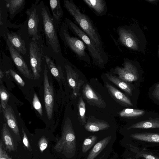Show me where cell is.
<instances>
[{
    "label": "cell",
    "mask_w": 159,
    "mask_h": 159,
    "mask_svg": "<svg viewBox=\"0 0 159 159\" xmlns=\"http://www.w3.org/2000/svg\"><path fill=\"white\" fill-rule=\"evenodd\" d=\"M146 1L150 2V3H154L155 2H157V0H146Z\"/></svg>",
    "instance_id": "cell-39"
},
{
    "label": "cell",
    "mask_w": 159,
    "mask_h": 159,
    "mask_svg": "<svg viewBox=\"0 0 159 159\" xmlns=\"http://www.w3.org/2000/svg\"><path fill=\"white\" fill-rule=\"evenodd\" d=\"M82 92L83 98L90 105L101 108L106 107V103L101 96L88 84L84 85Z\"/></svg>",
    "instance_id": "cell-14"
},
{
    "label": "cell",
    "mask_w": 159,
    "mask_h": 159,
    "mask_svg": "<svg viewBox=\"0 0 159 159\" xmlns=\"http://www.w3.org/2000/svg\"><path fill=\"white\" fill-rule=\"evenodd\" d=\"M32 104L34 108L38 112L41 116L43 115V110L41 103L36 93L34 94Z\"/></svg>",
    "instance_id": "cell-32"
},
{
    "label": "cell",
    "mask_w": 159,
    "mask_h": 159,
    "mask_svg": "<svg viewBox=\"0 0 159 159\" xmlns=\"http://www.w3.org/2000/svg\"><path fill=\"white\" fill-rule=\"evenodd\" d=\"M106 77L110 81L131 96L134 89L133 85L118 78H117L108 72L105 74Z\"/></svg>",
    "instance_id": "cell-22"
},
{
    "label": "cell",
    "mask_w": 159,
    "mask_h": 159,
    "mask_svg": "<svg viewBox=\"0 0 159 159\" xmlns=\"http://www.w3.org/2000/svg\"><path fill=\"white\" fill-rule=\"evenodd\" d=\"M97 140V137L93 135L89 137L84 141L82 145V151L86 152L93 145Z\"/></svg>",
    "instance_id": "cell-31"
},
{
    "label": "cell",
    "mask_w": 159,
    "mask_h": 159,
    "mask_svg": "<svg viewBox=\"0 0 159 159\" xmlns=\"http://www.w3.org/2000/svg\"><path fill=\"white\" fill-rule=\"evenodd\" d=\"M155 88L159 89V84H157L155 86Z\"/></svg>",
    "instance_id": "cell-40"
},
{
    "label": "cell",
    "mask_w": 159,
    "mask_h": 159,
    "mask_svg": "<svg viewBox=\"0 0 159 159\" xmlns=\"http://www.w3.org/2000/svg\"><path fill=\"white\" fill-rule=\"evenodd\" d=\"M65 68L68 82L72 89V96L73 98H76L78 95L81 87L83 84V81L79 79L78 73L71 65L66 64Z\"/></svg>",
    "instance_id": "cell-13"
},
{
    "label": "cell",
    "mask_w": 159,
    "mask_h": 159,
    "mask_svg": "<svg viewBox=\"0 0 159 159\" xmlns=\"http://www.w3.org/2000/svg\"><path fill=\"white\" fill-rule=\"evenodd\" d=\"M126 159H134L132 158H131L130 157H129V158H127Z\"/></svg>",
    "instance_id": "cell-42"
},
{
    "label": "cell",
    "mask_w": 159,
    "mask_h": 159,
    "mask_svg": "<svg viewBox=\"0 0 159 159\" xmlns=\"http://www.w3.org/2000/svg\"><path fill=\"white\" fill-rule=\"evenodd\" d=\"M151 129H159V118L151 119L137 122L127 128V129L143 130Z\"/></svg>",
    "instance_id": "cell-20"
},
{
    "label": "cell",
    "mask_w": 159,
    "mask_h": 159,
    "mask_svg": "<svg viewBox=\"0 0 159 159\" xmlns=\"http://www.w3.org/2000/svg\"><path fill=\"white\" fill-rule=\"evenodd\" d=\"M4 119L14 133L20 137L19 130L14 112L11 106L8 105L5 109H2Z\"/></svg>",
    "instance_id": "cell-17"
},
{
    "label": "cell",
    "mask_w": 159,
    "mask_h": 159,
    "mask_svg": "<svg viewBox=\"0 0 159 159\" xmlns=\"http://www.w3.org/2000/svg\"><path fill=\"white\" fill-rule=\"evenodd\" d=\"M64 6L73 17L79 27L98 46L103 48L102 39L93 22L88 16L81 12L72 0H64Z\"/></svg>",
    "instance_id": "cell-2"
},
{
    "label": "cell",
    "mask_w": 159,
    "mask_h": 159,
    "mask_svg": "<svg viewBox=\"0 0 159 159\" xmlns=\"http://www.w3.org/2000/svg\"><path fill=\"white\" fill-rule=\"evenodd\" d=\"M111 138V136H107L97 143L90 152L87 159H94L109 142Z\"/></svg>",
    "instance_id": "cell-26"
},
{
    "label": "cell",
    "mask_w": 159,
    "mask_h": 159,
    "mask_svg": "<svg viewBox=\"0 0 159 159\" xmlns=\"http://www.w3.org/2000/svg\"><path fill=\"white\" fill-rule=\"evenodd\" d=\"M5 39L11 57L19 71L27 78L34 79L31 70L29 69L27 64L20 53L12 47L7 39Z\"/></svg>",
    "instance_id": "cell-12"
},
{
    "label": "cell",
    "mask_w": 159,
    "mask_h": 159,
    "mask_svg": "<svg viewBox=\"0 0 159 159\" xmlns=\"http://www.w3.org/2000/svg\"><path fill=\"white\" fill-rule=\"evenodd\" d=\"M22 131L23 134V144L27 149L31 152L32 151L31 147L29 142L27 135L23 128H22Z\"/></svg>",
    "instance_id": "cell-35"
},
{
    "label": "cell",
    "mask_w": 159,
    "mask_h": 159,
    "mask_svg": "<svg viewBox=\"0 0 159 159\" xmlns=\"http://www.w3.org/2000/svg\"><path fill=\"white\" fill-rule=\"evenodd\" d=\"M78 115L79 120L84 125L86 124L85 104L83 100L82 96L79 94V97L78 104Z\"/></svg>",
    "instance_id": "cell-29"
},
{
    "label": "cell",
    "mask_w": 159,
    "mask_h": 159,
    "mask_svg": "<svg viewBox=\"0 0 159 159\" xmlns=\"http://www.w3.org/2000/svg\"><path fill=\"white\" fill-rule=\"evenodd\" d=\"M106 87L111 95L118 102L126 107L133 106L130 99L112 85L106 82Z\"/></svg>",
    "instance_id": "cell-18"
},
{
    "label": "cell",
    "mask_w": 159,
    "mask_h": 159,
    "mask_svg": "<svg viewBox=\"0 0 159 159\" xmlns=\"http://www.w3.org/2000/svg\"><path fill=\"white\" fill-rule=\"evenodd\" d=\"M57 152L64 154H73L76 150V142L74 132L71 121L69 117L66 120L61 138L54 147Z\"/></svg>",
    "instance_id": "cell-7"
},
{
    "label": "cell",
    "mask_w": 159,
    "mask_h": 159,
    "mask_svg": "<svg viewBox=\"0 0 159 159\" xmlns=\"http://www.w3.org/2000/svg\"><path fill=\"white\" fill-rule=\"evenodd\" d=\"M5 2L11 20L23 10L25 3V0H5Z\"/></svg>",
    "instance_id": "cell-19"
},
{
    "label": "cell",
    "mask_w": 159,
    "mask_h": 159,
    "mask_svg": "<svg viewBox=\"0 0 159 159\" xmlns=\"http://www.w3.org/2000/svg\"><path fill=\"white\" fill-rule=\"evenodd\" d=\"M1 135L2 138L5 144L6 149L9 152L14 151L15 149L13 140L10 133L7 128L6 123L3 124Z\"/></svg>",
    "instance_id": "cell-24"
},
{
    "label": "cell",
    "mask_w": 159,
    "mask_h": 159,
    "mask_svg": "<svg viewBox=\"0 0 159 159\" xmlns=\"http://www.w3.org/2000/svg\"><path fill=\"white\" fill-rule=\"evenodd\" d=\"M48 70L46 65L43 71L44 97L46 111L49 120L52 116L54 103L53 88L52 82L49 84L48 75Z\"/></svg>",
    "instance_id": "cell-11"
},
{
    "label": "cell",
    "mask_w": 159,
    "mask_h": 159,
    "mask_svg": "<svg viewBox=\"0 0 159 159\" xmlns=\"http://www.w3.org/2000/svg\"><path fill=\"white\" fill-rule=\"evenodd\" d=\"M3 147L2 142L1 140L0 142V159H12L5 150Z\"/></svg>",
    "instance_id": "cell-36"
},
{
    "label": "cell",
    "mask_w": 159,
    "mask_h": 159,
    "mask_svg": "<svg viewBox=\"0 0 159 159\" xmlns=\"http://www.w3.org/2000/svg\"><path fill=\"white\" fill-rule=\"evenodd\" d=\"M46 42L55 52H59L61 49L57 32V25L48 7L41 1L39 4Z\"/></svg>",
    "instance_id": "cell-4"
},
{
    "label": "cell",
    "mask_w": 159,
    "mask_h": 159,
    "mask_svg": "<svg viewBox=\"0 0 159 159\" xmlns=\"http://www.w3.org/2000/svg\"><path fill=\"white\" fill-rule=\"evenodd\" d=\"M84 2L93 10L98 16L105 15L107 11L105 0H83Z\"/></svg>",
    "instance_id": "cell-21"
},
{
    "label": "cell",
    "mask_w": 159,
    "mask_h": 159,
    "mask_svg": "<svg viewBox=\"0 0 159 159\" xmlns=\"http://www.w3.org/2000/svg\"><path fill=\"white\" fill-rule=\"evenodd\" d=\"M65 23L75 35L80 39L86 45L93 64L101 68H104L108 61V57L103 48L97 45L78 25L67 18Z\"/></svg>",
    "instance_id": "cell-3"
},
{
    "label": "cell",
    "mask_w": 159,
    "mask_h": 159,
    "mask_svg": "<svg viewBox=\"0 0 159 159\" xmlns=\"http://www.w3.org/2000/svg\"><path fill=\"white\" fill-rule=\"evenodd\" d=\"M152 95L159 101V89L155 88L152 92Z\"/></svg>",
    "instance_id": "cell-37"
},
{
    "label": "cell",
    "mask_w": 159,
    "mask_h": 159,
    "mask_svg": "<svg viewBox=\"0 0 159 159\" xmlns=\"http://www.w3.org/2000/svg\"><path fill=\"white\" fill-rule=\"evenodd\" d=\"M113 73L117 74L120 79L128 82L136 81L139 78L135 62L127 58L124 59L123 67L116 66L113 69Z\"/></svg>",
    "instance_id": "cell-8"
},
{
    "label": "cell",
    "mask_w": 159,
    "mask_h": 159,
    "mask_svg": "<svg viewBox=\"0 0 159 159\" xmlns=\"http://www.w3.org/2000/svg\"><path fill=\"white\" fill-rule=\"evenodd\" d=\"M44 57L48 68L52 75L58 81L60 82L62 80L64 83L65 79L63 76L61 75L60 74L61 72L59 71L52 61L47 56H45Z\"/></svg>",
    "instance_id": "cell-28"
},
{
    "label": "cell",
    "mask_w": 159,
    "mask_h": 159,
    "mask_svg": "<svg viewBox=\"0 0 159 159\" xmlns=\"http://www.w3.org/2000/svg\"><path fill=\"white\" fill-rule=\"evenodd\" d=\"M2 36L7 39L12 47L20 53L25 55L26 52L25 44L20 36L16 33L5 30L2 33Z\"/></svg>",
    "instance_id": "cell-15"
},
{
    "label": "cell",
    "mask_w": 159,
    "mask_h": 159,
    "mask_svg": "<svg viewBox=\"0 0 159 159\" xmlns=\"http://www.w3.org/2000/svg\"><path fill=\"white\" fill-rule=\"evenodd\" d=\"M48 144V141L47 139L44 136H42L38 142V145L40 152H43L47 148Z\"/></svg>",
    "instance_id": "cell-34"
},
{
    "label": "cell",
    "mask_w": 159,
    "mask_h": 159,
    "mask_svg": "<svg viewBox=\"0 0 159 159\" xmlns=\"http://www.w3.org/2000/svg\"><path fill=\"white\" fill-rule=\"evenodd\" d=\"M39 1V0H36L25 12L28 17L27 27L29 34L33 41H36L40 37L38 31L39 20L38 10Z\"/></svg>",
    "instance_id": "cell-10"
},
{
    "label": "cell",
    "mask_w": 159,
    "mask_h": 159,
    "mask_svg": "<svg viewBox=\"0 0 159 159\" xmlns=\"http://www.w3.org/2000/svg\"><path fill=\"white\" fill-rule=\"evenodd\" d=\"M30 64L34 80L40 78L42 71L41 62L43 56L42 50L36 41H33L29 45Z\"/></svg>",
    "instance_id": "cell-9"
},
{
    "label": "cell",
    "mask_w": 159,
    "mask_h": 159,
    "mask_svg": "<svg viewBox=\"0 0 159 159\" xmlns=\"http://www.w3.org/2000/svg\"><path fill=\"white\" fill-rule=\"evenodd\" d=\"M9 73L15 81L20 86L23 87L25 83L20 76L11 69L8 70Z\"/></svg>",
    "instance_id": "cell-33"
},
{
    "label": "cell",
    "mask_w": 159,
    "mask_h": 159,
    "mask_svg": "<svg viewBox=\"0 0 159 159\" xmlns=\"http://www.w3.org/2000/svg\"><path fill=\"white\" fill-rule=\"evenodd\" d=\"M117 33L120 42L133 51L145 54L147 41L142 30L136 25L118 27Z\"/></svg>",
    "instance_id": "cell-1"
},
{
    "label": "cell",
    "mask_w": 159,
    "mask_h": 159,
    "mask_svg": "<svg viewBox=\"0 0 159 159\" xmlns=\"http://www.w3.org/2000/svg\"><path fill=\"white\" fill-rule=\"evenodd\" d=\"M157 54H158V57L159 58V48H158Z\"/></svg>",
    "instance_id": "cell-41"
},
{
    "label": "cell",
    "mask_w": 159,
    "mask_h": 159,
    "mask_svg": "<svg viewBox=\"0 0 159 159\" xmlns=\"http://www.w3.org/2000/svg\"><path fill=\"white\" fill-rule=\"evenodd\" d=\"M144 114L145 111L143 110L129 108L124 109L119 113L120 116L128 118H136Z\"/></svg>",
    "instance_id": "cell-27"
},
{
    "label": "cell",
    "mask_w": 159,
    "mask_h": 159,
    "mask_svg": "<svg viewBox=\"0 0 159 159\" xmlns=\"http://www.w3.org/2000/svg\"><path fill=\"white\" fill-rule=\"evenodd\" d=\"M101 159V158H100V159Z\"/></svg>",
    "instance_id": "cell-44"
},
{
    "label": "cell",
    "mask_w": 159,
    "mask_h": 159,
    "mask_svg": "<svg viewBox=\"0 0 159 159\" xmlns=\"http://www.w3.org/2000/svg\"><path fill=\"white\" fill-rule=\"evenodd\" d=\"M0 95L1 106L2 109H5L8 105V102L10 96L3 85L1 84L0 86Z\"/></svg>",
    "instance_id": "cell-30"
},
{
    "label": "cell",
    "mask_w": 159,
    "mask_h": 159,
    "mask_svg": "<svg viewBox=\"0 0 159 159\" xmlns=\"http://www.w3.org/2000/svg\"><path fill=\"white\" fill-rule=\"evenodd\" d=\"M110 127L109 124L101 120H89L85 124V129L89 132H94L107 129Z\"/></svg>",
    "instance_id": "cell-23"
},
{
    "label": "cell",
    "mask_w": 159,
    "mask_h": 159,
    "mask_svg": "<svg viewBox=\"0 0 159 159\" xmlns=\"http://www.w3.org/2000/svg\"><path fill=\"white\" fill-rule=\"evenodd\" d=\"M49 3L52 12V17L57 25L62 17L64 13L60 1L50 0Z\"/></svg>",
    "instance_id": "cell-25"
},
{
    "label": "cell",
    "mask_w": 159,
    "mask_h": 159,
    "mask_svg": "<svg viewBox=\"0 0 159 159\" xmlns=\"http://www.w3.org/2000/svg\"><path fill=\"white\" fill-rule=\"evenodd\" d=\"M158 150H159V148L158 149H157Z\"/></svg>",
    "instance_id": "cell-43"
},
{
    "label": "cell",
    "mask_w": 159,
    "mask_h": 159,
    "mask_svg": "<svg viewBox=\"0 0 159 159\" xmlns=\"http://www.w3.org/2000/svg\"><path fill=\"white\" fill-rule=\"evenodd\" d=\"M159 129L138 130L130 134L128 147L138 148H159Z\"/></svg>",
    "instance_id": "cell-5"
},
{
    "label": "cell",
    "mask_w": 159,
    "mask_h": 159,
    "mask_svg": "<svg viewBox=\"0 0 159 159\" xmlns=\"http://www.w3.org/2000/svg\"><path fill=\"white\" fill-rule=\"evenodd\" d=\"M4 76V73L2 70L1 69L0 70V81H2L1 79Z\"/></svg>",
    "instance_id": "cell-38"
},
{
    "label": "cell",
    "mask_w": 159,
    "mask_h": 159,
    "mask_svg": "<svg viewBox=\"0 0 159 159\" xmlns=\"http://www.w3.org/2000/svg\"><path fill=\"white\" fill-rule=\"evenodd\" d=\"M129 147L133 154L134 159H159V151L157 149Z\"/></svg>",
    "instance_id": "cell-16"
},
{
    "label": "cell",
    "mask_w": 159,
    "mask_h": 159,
    "mask_svg": "<svg viewBox=\"0 0 159 159\" xmlns=\"http://www.w3.org/2000/svg\"><path fill=\"white\" fill-rule=\"evenodd\" d=\"M68 28L65 23L61 28L60 35L65 44L76 55L78 58L90 64V57L87 52L86 46L84 42L77 36L70 35Z\"/></svg>",
    "instance_id": "cell-6"
}]
</instances>
